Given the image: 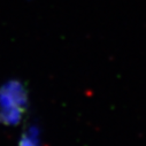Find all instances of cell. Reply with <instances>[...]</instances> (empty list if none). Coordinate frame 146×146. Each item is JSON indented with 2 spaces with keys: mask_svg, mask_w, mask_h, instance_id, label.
I'll list each match as a JSON object with an SVG mask.
<instances>
[{
  "mask_svg": "<svg viewBox=\"0 0 146 146\" xmlns=\"http://www.w3.org/2000/svg\"><path fill=\"white\" fill-rule=\"evenodd\" d=\"M37 136H32V133L24 135L20 140V146H38Z\"/></svg>",
  "mask_w": 146,
  "mask_h": 146,
  "instance_id": "cell-2",
  "label": "cell"
},
{
  "mask_svg": "<svg viewBox=\"0 0 146 146\" xmlns=\"http://www.w3.org/2000/svg\"><path fill=\"white\" fill-rule=\"evenodd\" d=\"M28 107V94L24 86L11 81L0 88V122L16 124L21 121Z\"/></svg>",
  "mask_w": 146,
  "mask_h": 146,
  "instance_id": "cell-1",
  "label": "cell"
}]
</instances>
